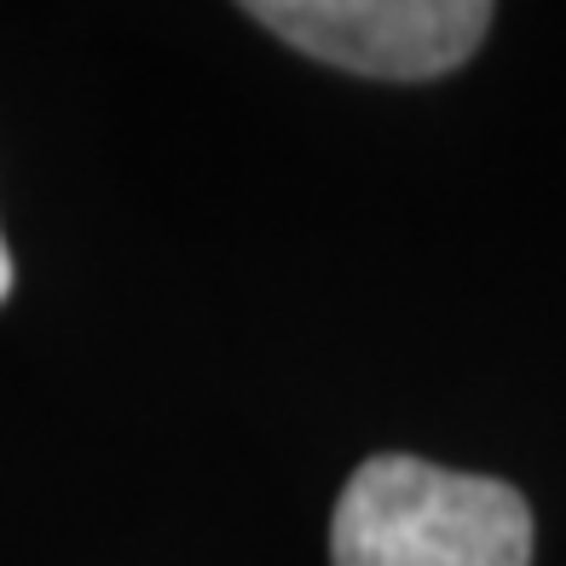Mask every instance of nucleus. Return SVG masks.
I'll return each instance as SVG.
<instances>
[{"instance_id":"1","label":"nucleus","mask_w":566,"mask_h":566,"mask_svg":"<svg viewBox=\"0 0 566 566\" xmlns=\"http://www.w3.org/2000/svg\"><path fill=\"white\" fill-rule=\"evenodd\" d=\"M336 566H532V509L492 474L381 451L358 462L329 521Z\"/></svg>"},{"instance_id":"2","label":"nucleus","mask_w":566,"mask_h":566,"mask_svg":"<svg viewBox=\"0 0 566 566\" xmlns=\"http://www.w3.org/2000/svg\"><path fill=\"white\" fill-rule=\"evenodd\" d=\"M249 18L301 53L381 82H433L492 30L480 0H254Z\"/></svg>"},{"instance_id":"3","label":"nucleus","mask_w":566,"mask_h":566,"mask_svg":"<svg viewBox=\"0 0 566 566\" xmlns=\"http://www.w3.org/2000/svg\"><path fill=\"white\" fill-rule=\"evenodd\" d=\"M12 290V254H7V238H0V301Z\"/></svg>"}]
</instances>
